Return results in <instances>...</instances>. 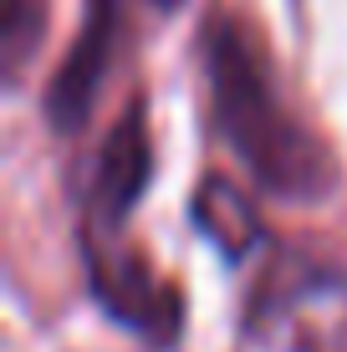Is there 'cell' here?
Returning a JSON list of instances; mask_svg holds the SVG:
<instances>
[{
  "instance_id": "cell-1",
  "label": "cell",
  "mask_w": 347,
  "mask_h": 352,
  "mask_svg": "<svg viewBox=\"0 0 347 352\" xmlns=\"http://www.w3.org/2000/svg\"><path fill=\"white\" fill-rule=\"evenodd\" d=\"M199 72L214 138L240 159L260 194H276L286 204H317L337 189V159L327 138L281 97L266 41L240 10L214 6L205 16Z\"/></svg>"
},
{
  "instance_id": "cell-2",
  "label": "cell",
  "mask_w": 347,
  "mask_h": 352,
  "mask_svg": "<svg viewBox=\"0 0 347 352\" xmlns=\"http://www.w3.org/2000/svg\"><path fill=\"white\" fill-rule=\"evenodd\" d=\"M123 41H128V0H82V26L41 92L46 123L56 138L82 133L107 77H113V62L123 56Z\"/></svg>"
},
{
  "instance_id": "cell-3",
  "label": "cell",
  "mask_w": 347,
  "mask_h": 352,
  "mask_svg": "<svg viewBox=\"0 0 347 352\" xmlns=\"http://www.w3.org/2000/svg\"><path fill=\"white\" fill-rule=\"evenodd\" d=\"M194 230L220 250L225 261H245L250 250L266 240L256 204H250L225 174H205L199 179V189H194Z\"/></svg>"
},
{
  "instance_id": "cell-4",
  "label": "cell",
  "mask_w": 347,
  "mask_h": 352,
  "mask_svg": "<svg viewBox=\"0 0 347 352\" xmlns=\"http://www.w3.org/2000/svg\"><path fill=\"white\" fill-rule=\"evenodd\" d=\"M46 10L52 0H0V62H5V82H21L46 36Z\"/></svg>"
},
{
  "instance_id": "cell-5",
  "label": "cell",
  "mask_w": 347,
  "mask_h": 352,
  "mask_svg": "<svg viewBox=\"0 0 347 352\" xmlns=\"http://www.w3.org/2000/svg\"><path fill=\"white\" fill-rule=\"evenodd\" d=\"M291 352H347V311L342 317H327V322L296 327Z\"/></svg>"
},
{
  "instance_id": "cell-6",
  "label": "cell",
  "mask_w": 347,
  "mask_h": 352,
  "mask_svg": "<svg viewBox=\"0 0 347 352\" xmlns=\"http://www.w3.org/2000/svg\"><path fill=\"white\" fill-rule=\"evenodd\" d=\"M153 6H179V0H153Z\"/></svg>"
}]
</instances>
